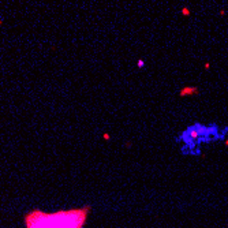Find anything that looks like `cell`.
Masks as SVG:
<instances>
[{"instance_id": "2", "label": "cell", "mask_w": 228, "mask_h": 228, "mask_svg": "<svg viewBox=\"0 0 228 228\" xmlns=\"http://www.w3.org/2000/svg\"><path fill=\"white\" fill-rule=\"evenodd\" d=\"M89 208L45 213L33 210L26 214V228H83Z\"/></svg>"}, {"instance_id": "1", "label": "cell", "mask_w": 228, "mask_h": 228, "mask_svg": "<svg viewBox=\"0 0 228 228\" xmlns=\"http://www.w3.org/2000/svg\"><path fill=\"white\" fill-rule=\"evenodd\" d=\"M228 127H220L216 123L203 124L194 123L186 127L179 135L178 141L180 142V149L183 154L187 156H198L201 154V148L205 143L220 142L227 138Z\"/></svg>"}]
</instances>
